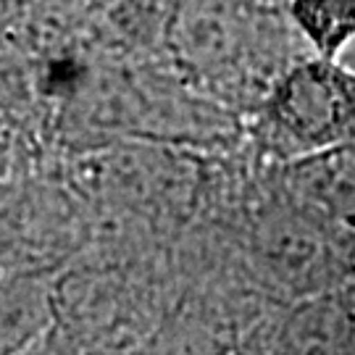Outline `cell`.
<instances>
[{"mask_svg":"<svg viewBox=\"0 0 355 355\" xmlns=\"http://www.w3.org/2000/svg\"><path fill=\"white\" fill-rule=\"evenodd\" d=\"M261 137L282 158L355 145V71L321 55L290 69L268 95Z\"/></svg>","mask_w":355,"mask_h":355,"instance_id":"obj_1","label":"cell"},{"mask_svg":"<svg viewBox=\"0 0 355 355\" xmlns=\"http://www.w3.org/2000/svg\"><path fill=\"white\" fill-rule=\"evenodd\" d=\"M290 19L321 58H340L355 40V0H290Z\"/></svg>","mask_w":355,"mask_h":355,"instance_id":"obj_2","label":"cell"}]
</instances>
